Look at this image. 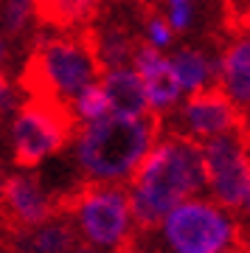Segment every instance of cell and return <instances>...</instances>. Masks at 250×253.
Returning a JSON list of instances; mask_svg holds the SVG:
<instances>
[{"label": "cell", "mask_w": 250, "mask_h": 253, "mask_svg": "<svg viewBox=\"0 0 250 253\" xmlns=\"http://www.w3.org/2000/svg\"><path fill=\"white\" fill-rule=\"evenodd\" d=\"M161 135V116H107L87 121L76 135V161L87 180L121 183L135 172L141 158Z\"/></svg>", "instance_id": "3"}, {"label": "cell", "mask_w": 250, "mask_h": 253, "mask_svg": "<svg viewBox=\"0 0 250 253\" xmlns=\"http://www.w3.org/2000/svg\"><path fill=\"white\" fill-rule=\"evenodd\" d=\"M169 65L183 90H197L203 84L216 82V59H211L203 48H194V45L180 48L169 59Z\"/></svg>", "instance_id": "15"}, {"label": "cell", "mask_w": 250, "mask_h": 253, "mask_svg": "<svg viewBox=\"0 0 250 253\" xmlns=\"http://www.w3.org/2000/svg\"><path fill=\"white\" fill-rule=\"evenodd\" d=\"M245 126H248V129H250V107L245 110Z\"/></svg>", "instance_id": "23"}, {"label": "cell", "mask_w": 250, "mask_h": 253, "mask_svg": "<svg viewBox=\"0 0 250 253\" xmlns=\"http://www.w3.org/2000/svg\"><path fill=\"white\" fill-rule=\"evenodd\" d=\"M71 253H101V251H98L96 245H93V248H90V245H76Z\"/></svg>", "instance_id": "21"}, {"label": "cell", "mask_w": 250, "mask_h": 253, "mask_svg": "<svg viewBox=\"0 0 250 253\" xmlns=\"http://www.w3.org/2000/svg\"><path fill=\"white\" fill-rule=\"evenodd\" d=\"M216 84L239 110L250 107V31L231 37L216 56Z\"/></svg>", "instance_id": "11"}, {"label": "cell", "mask_w": 250, "mask_h": 253, "mask_svg": "<svg viewBox=\"0 0 250 253\" xmlns=\"http://www.w3.org/2000/svg\"><path fill=\"white\" fill-rule=\"evenodd\" d=\"M118 253H143V251H135V248H132V245H121V248H118Z\"/></svg>", "instance_id": "22"}, {"label": "cell", "mask_w": 250, "mask_h": 253, "mask_svg": "<svg viewBox=\"0 0 250 253\" xmlns=\"http://www.w3.org/2000/svg\"><path fill=\"white\" fill-rule=\"evenodd\" d=\"M166 3V9H169V14H166V20H169L171 31H188V26H191V17H194V6L197 0H163Z\"/></svg>", "instance_id": "18"}, {"label": "cell", "mask_w": 250, "mask_h": 253, "mask_svg": "<svg viewBox=\"0 0 250 253\" xmlns=\"http://www.w3.org/2000/svg\"><path fill=\"white\" fill-rule=\"evenodd\" d=\"M104 76L96 48V23L76 31H37L31 54L20 71V90L37 99L73 104L90 82Z\"/></svg>", "instance_id": "2"}, {"label": "cell", "mask_w": 250, "mask_h": 253, "mask_svg": "<svg viewBox=\"0 0 250 253\" xmlns=\"http://www.w3.org/2000/svg\"><path fill=\"white\" fill-rule=\"evenodd\" d=\"M171 116L177 129H161V132H174V135H186L197 144H203L206 138L222 135V132H231V129H239L242 121H245V110H239L231 101V96L216 84H203L191 90V96L186 99L180 113H166Z\"/></svg>", "instance_id": "8"}, {"label": "cell", "mask_w": 250, "mask_h": 253, "mask_svg": "<svg viewBox=\"0 0 250 253\" xmlns=\"http://www.w3.org/2000/svg\"><path fill=\"white\" fill-rule=\"evenodd\" d=\"M132 6L138 14H146V11H152V9H163L161 0H132Z\"/></svg>", "instance_id": "20"}, {"label": "cell", "mask_w": 250, "mask_h": 253, "mask_svg": "<svg viewBox=\"0 0 250 253\" xmlns=\"http://www.w3.org/2000/svg\"><path fill=\"white\" fill-rule=\"evenodd\" d=\"M200 149H203V163H206V189H211L214 203L228 211H242L250 180V152L242 135V126L206 138Z\"/></svg>", "instance_id": "7"}, {"label": "cell", "mask_w": 250, "mask_h": 253, "mask_svg": "<svg viewBox=\"0 0 250 253\" xmlns=\"http://www.w3.org/2000/svg\"><path fill=\"white\" fill-rule=\"evenodd\" d=\"M79 245V231L68 214H54L20 234L23 253H71Z\"/></svg>", "instance_id": "14"}, {"label": "cell", "mask_w": 250, "mask_h": 253, "mask_svg": "<svg viewBox=\"0 0 250 253\" xmlns=\"http://www.w3.org/2000/svg\"><path fill=\"white\" fill-rule=\"evenodd\" d=\"M161 234L171 253H228L239 245V228L228 208L200 197L171 208L161 219Z\"/></svg>", "instance_id": "6"}, {"label": "cell", "mask_w": 250, "mask_h": 253, "mask_svg": "<svg viewBox=\"0 0 250 253\" xmlns=\"http://www.w3.org/2000/svg\"><path fill=\"white\" fill-rule=\"evenodd\" d=\"M206 189V163L197 141L161 132L135 172L126 177V197L135 225L152 231L171 208Z\"/></svg>", "instance_id": "1"}, {"label": "cell", "mask_w": 250, "mask_h": 253, "mask_svg": "<svg viewBox=\"0 0 250 253\" xmlns=\"http://www.w3.org/2000/svg\"><path fill=\"white\" fill-rule=\"evenodd\" d=\"M56 214L76 219L79 234L96 248L118 251L129 239V197L118 183H82L79 189L56 197Z\"/></svg>", "instance_id": "4"}, {"label": "cell", "mask_w": 250, "mask_h": 253, "mask_svg": "<svg viewBox=\"0 0 250 253\" xmlns=\"http://www.w3.org/2000/svg\"><path fill=\"white\" fill-rule=\"evenodd\" d=\"M76 132H79V118L73 113V104L59 99L26 96L11 124L14 163L20 169H34L45 158L65 149V144L73 141Z\"/></svg>", "instance_id": "5"}, {"label": "cell", "mask_w": 250, "mask_h": 253, "mask_svg": "<svg viewBox=\"0 0 250 253\" xmlns=\"http://www.w3.org/2000/svg\"><path fill=\"white\" fill-rule=\"evenodd\" d=\"M31 20V0H0V31L6 42H14L28 31Z\"/></svg>", "instance_id": "16"}, {"label": "cell", "mask_w": 250, "mask_h": 253, "mask_svg": "<svg viewBox=\"0 0 250 253\" xmlns=\"http://www.w3.org/2000/svg\"><path fill=\"white\" fill-rule=\"evenodd\" d=\"M3 177H6V174H3V169H0V186H3Z\"/></svg>", "instance_id": "25"}, {"label": "cell", "mask_w": 250, "mask_h": 253, "mask_svg": "<svg viewBox=\"0 0 250 253\" xmlns=\"http://www.w3.org/2000/svg\"><path fill=\"white\" fill-rule=\"evenodd\" d=\"M0 253H17V251H0Z\"/></svg>", "instance_id": "26"}, {"label": "cell", "mask_w": 250, "mask_h": 253, "mask_svg": "<svg viewBox=\"0 0 250 253\" xmlns=\"http://www.w3.org/2000/svg\"><path fill=\"white\" fill-rule=\"evenodd\" d=\"M56 214V197L45 191L37 174H11L0 186V217L14 231L23 234L28 228L45 222Z\"/></svg>", "instance_id": "9"}, {"label": "cell", "mask_w": 250, "mask_h": 253, "mask_svg": "<svg viewBox=\"0 0 250 253\" xmlns=\"http://www.w3.org/2000/svg\"><path fill=\"white\" fill-rule=\"evenodd\" d=\"M228 253H250V251H245V248H239V245H236V248H233V251H228Z\"/></svg>", "instance_id": "24"}, {"label": "cell", "mask_w": 250, "mask_h": 253, "mask_svg": "<svg viewBox=\"0 0 250 253\" xmlns=\"http://www.w3.org/2000/svg\"><path fill=\"white\" fill-rule=\"evenodd\" d=\"M135 71L143 82V90H146V101H149V110H155L158 116H166L171 110H177L180 104V87L177 76L171 71L169 59L158 51V45H152L146 37H143L138 48H135Z\"/></svg>", "instance_id": "10"}, {"label": "cell", "mask_w": 250, "mask_h": 253, "mask_svg": "<svg viewBox=\"0 0 250 253\" xmlns=\"http://www.w3.org/2000/svg\"><path fill=\"white\" fill-rule=\"evenodd\" d=\"M11 101H14V90H11L9 79H6V73L0 71V116L11 107Z\"/></svg>", "instance_id": "19"}, {"label": "cell", "mask_w": 250, "mask_h": 253, "mask_svg": "<svg viewBox=\"0 0 250 253\" xmlns=\"http://www.w3.org/2000/svg\"><path fill=\"white\" fill-rule=\"evenodd\" d=\"M101 87L107 93L110 113L129 116V118L149 113V101H146V90H143V82L138 76V71H129V68L107 71L101 76Z\"/></svg>", "instance_id": "13"}, {"label": "cell", "mask_w": 250, "mask_h": 253, "mask_svg": "<svg viewBox=\"0 0 250 253\" xmlns=\"http://www.w3.org/2000/svg\"><path fill=\"white\" fill-rule=\"evenodd\" d=\"M73 113H76V118L79 121H96V118L107 116L110 113V101H107V93H104V87L101 84H96V82H90L87 87L73 99Z\"/></svg>", "instance_id": "17"}, {"label": "cell", "mask_w": 250, "mask_h": 253, "mask_svg": "<svg viewBox=\"0 0 250 253\" xmlns=\"http://www.w3.org/2000/svg\"><path fill=\"white\" fill-rule=\"evenodd\" d=\"M143 40V34L135 26H129L124 17H98L96 20V48L98 59L104 65V73L126 68L132 62L135 48Z\"/></svg>", "instance_id": "12"}]
</instances>
